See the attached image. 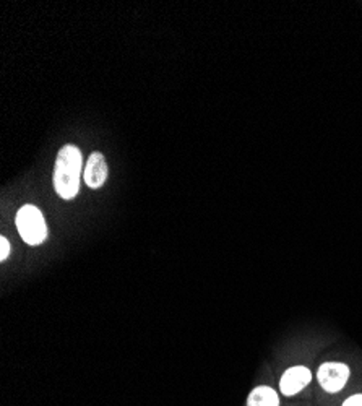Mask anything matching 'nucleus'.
Here are the masks:
<instances>
[{
	"label": "nucleus",
	"instance_id": "1",
	"mask_svg": "<svg viewBox=\"0 0 362 406\" xmlns=\"http://www.w3.org/2000/svg\"><path fill=\"white\" fill-rule=\"evenodd\" d=\"M83 156L79 146L65 145L57 153L54 166V189L64 200L74 198L83 178Z\"/></svg>",
	"mask_w": 362,
	"mask_h": 406
},
{
	"label": "nucleus",
	"instance_id": "2",
	"mask_svg": "<svg viewBox=\"0 0 362 406\" xmlns=\"http://www.w3.org/2000/svg\"><path fill=\"white\" fill-rule=\"evenodd\" d=\"M16 228L29 245L43 244L47 238V225L43 213L34 205H23L16 213Z\"/></svg>",
	"mask_w": 362,
	"mask_h": 406
},
{
	"label": "nucleus",
	"instance_id": "3",
	"mask_svg": "<svg viewBox=\"0 0 362 406\" xmlns=\"http://www.w3.org/2000/svg\"><path fill=\"white\" fill-rule=\"evenodd\" d=\"M317 375L323 390L336 393L346 385L349 379V367L341 362H325L320 366Z\"/></svg>",
	"mask_w": 362,
	"mask_h": 406
},
{
	"label": "nucleus",
	"instance_id": "4",
	"mask_svg": "<svg viewBox=\"0 0 362 406\" xmlns=\"http://www.w3.org/2000/svg\"><path fill=\"white\" fill-rule=\"evenodd\" d=\"M108 174L109 169L104 155L101 151H93L85 164V169H83V181H85V184L93 191L101 189L104 186V182L108 181Z\"/></svg>",
	"mask_w": 362,
	"mask_h": 406
},
{
	"label": "nucleus",
	"instance_id": "5",
	"mask_svg": "<svg viewBox=\"0 0 362 406\" xmlns=\"http://www.w3.org/2000/svg\"><path fill=\"white\" fill-rule=\"evenodd\" d=\"M312 375H311V370L304 366H296V367H291L288 369L286 372L283 374L281 382H280V388L283 392V395H296V393H299L302 388H306L308 385V382H311Z\"/></svg>",
	"mask_w": 362,
	"mask_h": 406
},
{
	"label": "nucleus",
	"instance_id": "6",
	"mask_svg": "<svg viewBox=\"0 0 362 406\" xmlns=\"http://www.w3.org/2000/svg\"><path fill=\"white\" fill-rule=\"evenodd\" d=\"M247 406H280V398L270 387H257L247 400Z\"/></svg>",
	"mask_w": 362,
	"mask_h": 406
},
{
	"label": "nucleus",
	"instance_id": "7",
	"mask_svg": "<svg viewBox=\"0 0 362 406\" xmlns=\"http://www.w3.org/2000/svg\"><path fill=\"white\" fill-rule=\"evenodd\" d=\"M10 250H11V247H10V243H9V239H5V238H0V260H7V257L10 255Z\"/></svg>",
	"mask_w": 362,
	"mask_h": 406
},
{
	"label": "nucleus",
	"instance_id": "8",
	"mask_svg": "<svg viewBox=\"0 0 362 406\" xmlns=\"http://www.w3.org/2000/svg\"><path fill=\"white\" fill-rule=\"evenodd\" d=\"M343 406H362V395H353L343 403Z\"/></svg>",
	"mask_w": 362,
	"mask_h": 406
}]
</instances>
